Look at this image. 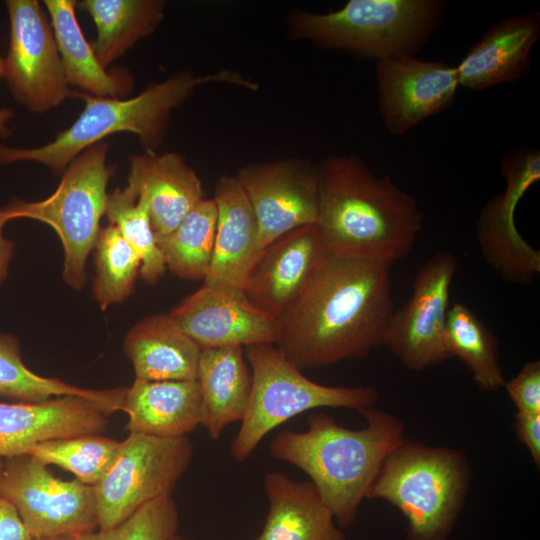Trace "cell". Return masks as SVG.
I'll return each mask as SVG.
<instances>
[{
  "instance_id": "cell-1",
  "label": "cell",
  "mask_w": 540,
  "mask_h": 540,
  "mask_svg": "<svg viewBox=\"0 0 540 540\" xmlns=\"http://www.w3.org/2000/svg\"><path fill=\"white\" fill-rule=\"evenodd\" d=\"M390 267L330 253L279 319L275 346L300 370L363 358L383 346L395 310Z\"/></svg>"
},
{
  "instance_id": "cell-2",
  "label": "cell",
  "mask_w": 540,
  "mask_h": 540,
  "mask_svg": "<svg viewBox=\"0 0 540 540\" xmlns=\"http://www.w3.org/2000/svg\"><path fill=\"white\" fill-rule=\"evenodd\" d=\"M318 168V219L331 253L392 265L423 225L417 201L356 155H330Z\"/></svg>"
},
{
  "instance_id": "cell-3",
  "label": "cell",
  "mask_w": 540,
  "mask_h": 540,
  "mask_svg": "<svg viewBox=\"0 0 540 540\" xmlns=\"http://www.w3.org/2000/svg\"><path fill=\"white\" fill-rule=\"evenodd\" d=\"M357 412L366 420L362 429L312 413L306 431H281L269 447L271 457L308 475L341 528L354 522L384 459L405 439L404 424L396 416L373 407Z\"/></svg>"
},
{
  "instance_id": "cell-4",
  "label": "cell",
  "mask_w": 540,
  "mask_h": 540,
  "mask_svg": "<svg viewBox=\"0 0 540 540\" xmlns=\"http://www.w3.org/2000/svg\"><path fill=\"white\" fill-rule=\"evenodd\" d=\"M227 83L249 90L258 84L232 70L195 75L185 70L151 84L138 95L123 99L79 94L85 106L66 130L51 142L35 148L0 144V165L33 161L62 172L83 151L112 134H135L145 152L154 153L167 131L172 111L207 83Z\"/></svg>"
},
{
  "instance_id": "cell-5",
  "label": "cell",
  "mask_w": 540,
  "mask_h": 540,
  "mask_svg": "<svg viewBox=\"0 0 540 540\" xmlns=\"http://www.w3.org/2000/svg\"><path fill=\"white\" fill-rule=\"evenodd\" d=\"M472 480L466 455L404 439L384 459L366 499L404 515L407 540H449Z\"/></svg>"
},
{
  "instance_id": "cell-6",
  "label": "cell",
  "mask_w": 540,
  "mask_h": 540,
  "mask_svg": "<svg viewBox=\"0 0 540 540\" xmlns=\"http://www.w3.org/2000/svg\"><path fill=\"white\" fill-rule=\"evenodd\" d=\"M443 7L436 0H350L326 13L293 10L286 26L294 39L377 61L413 56L436 27Z\"/></svg>"
},
{
  "instance_id": "cell-7",
  "label": "cell",
  "mask_w": 540,
  "mask_h": 540,
  "mask_svg": "<svg viewBox=\"0 0 540 540\" xmlns=\"http://www.w3.org/2000/svg\"><path fill=\"white\" fill-rule=\"evenodd\" d=\"M252 377L246 413L230 454L247 460L263 438L287 420L306 411L328 407L356 411L373 407L379 393L373 386H327L307 378L272 344L245 347Z\"/></svg>"
},
{
  "instance_id": "cell-8",
  "label": "cell",
  "mask_w": 540,
  "mask_h": 540,
  "mask_svg": "<svg viewBox=\"0 0 540 540\" xmlns=\"http://www.w3.org/2000/svg\"><path fill=\"white\" fill-rule=\"evenodd\" d=\"M108 150V143L100 142L83 151L66 167L49 197L34 202L14 199L1 209L7 221L29 218L55 230L64 248L63 278L75 289L86 284L87 257L106 209L107 184L113 173L107 164Z\"/></svg>"
},
{
  "instance_id": "cell-9",
  "label": "cell",
  "mask_w": 540,
  "mask_h": 540,
  "mask_svg": "<svg viewBox=\"0 0 540 540\" xmlns=\"http://www.w3.org/2000/svg\"><path fill=\"white\" fill-rule=\"evenodd\" d=\"M192 458L188 436L129 433L113 465L94 486L99 529L115 527L143 505L172 496Z\"/></svg>"
},
{
  "instance_id": "cell-10",
  "label": "cell",
  "mask_w": 540,
  "mask_h": 540,
  "mask_svg": "<svg viewBox=\"0 0 540 540\" xmlns=\"http://www.w3.org/2000/svg\"><path fill=\"white\" fill-rule=\"evenodd\" d=\"M0 491L33 539L76 537L99 528L94 486L62 480L29 454L3 460Z\"/></svg>"
},
{
  "instance_id": "cell-11",
  "label": "cell",
  "mask_w": 540,
  "mask_h": 540,
  "mask_svg": "<svg viewBox=\"0 0 540 540\" xmlns=\"http://www.w3.org/2000/svg\"><path fill=\"white\" fill-rule=\"evenodd\" d=\"M10 23L4 77L15 100L47 112L75 94L66 79L47 12L37 0H6Z\"/></svg>"
},
{
  "instance_id": "cell-12",
  "label": "cell",
  "mask_w": 540,
  "mask_h": 540,
  "mask_svg": "<svg viewBox=\"0 0 540 540\" xmlns=\"http://www.w3.org/2000/svg\"><path fill=\"white\" fill-rule=\"evenodd\" d=\"M503 192L492 196L476 221V238L486 263L507 283L529 285L540 273V251L527 243L515 224L518 203L540 180V153L510 150L502 159Z\"/></svg>"
},
{
  "instance_id": "cell-13",
  "label": "cell",
  "mask_w": 540,
  "mask_h": 540,
  "mask_svg": "<svg viewBox=\"0 0 540 540\" xmlns=\"http://www.w3.org/2000/svg\"><path fill=\"white\" fill-rule=\"evenodd\" d=\"M458 260L437 252L418 270L405 304L394 310L384 346L408 370L419 372L450 358L445 324Z\"/></svg>"
},
{
  "instance_id": "cell-14",
  "label": "cell",
  "mask_w": 540,
  "mask_h": 540,
  "mask_svg": "<svg viewBox=\"0 0 540 540\" xmlns=\"http://www.w3.org/2000/svg\"><path fill=\"white\" fill-rule=\"evenodd\" d=\"M255 213L261 246L318 219V168L298 157L252 163L236 175Z\"/></svg>"
},
{
  "instance_id": "cell-15",
  "label": "cell",
  "mask_w": 540,
  "mask_h": 540,
  "mask_svg": "<svg viewBox=\"0 0 540 540\" xmlns=\"http://www.w3.org/2000/svg\"><path fill=\"white\" fill-rule=\"evenodd\" d=\"M169 314L200 348L276 345L280 336L279 320L240 289L203 284Z\"/></svg>"
},
{
  "instance_id": "cell-16",
  "label": "cell",
  "mask_w": 540,
  "mask_h": 540,
  "mask_svg": "<svg viewBox=\"0 0 540 540\" xmlns=\"http://www.w3.org/2000/svg\"><path fill=\"white\" fill-rule=\"evenodd\" d=\"M376 79L382 120L393 135L448 108L459 87L456 67L413 56L377 60Z\"/></svg>"
},
{
  "instance_id": "cell-17",
  "label": "cell",
  "mask_w": 540,
  "mask_h": 540,
  "mask_svg": "<svg viewBox=\"0 0 540 540\" xmlns=\"http://www.w3.org/2000/svg\"><path fill=\"white\" fill-rule=\"evenodd\" d=\"M331 251L317 224L296 228L268 244L244 292L278 320L308 287Z\"/></svg>"
},
{
  "instance_id": "cell-18",
  "label": "cell",
  "mask_w": 540,
  "mask_h": 540,
  "mask_svg": "<svg viewBox=\"0 0 540 540\" xmlns=\"http://www.w3.org/2000/svg\"><path fill=\"white\" fill-rule=\"evenodd\" d=\"M110 414L100 403L76 395L42 403L0 402V459L26 454L48 440L99 435Z\"/></svg>"
},
{
  "instance_id": "cell-19",
  "label": "cell",
  "mask_w": 540,
  "mask_h": 540,
  "mask_svg": "<svg viewBox=\"0 0 540 540\" xmlns=\"http://www.w3.org/2000/svg\"><path fill=\"white\" fill-rule=\"evenodd\" d=\"M213 199L217 206L216 235L204 284L244 290L263 250L255 213L236 176L220 177Z\"/></svg>"
},
{
  "instance_id": "cell-20",
  "label": "cell",
  "mask_w": 540,
  "mask_h": 540,
  "mask_svg": "<svg viewBox=\"0 0 540 540\" xmlns=\"http://www.w3.org/2000/svg\"><path fill=\"white\" fill-rule=\"evenodd\" d=\"M128 189L147 200L156 242L168 236L202 199L197 173L175 152L129 157Z\"/></svg>"
},
{
  "instance_id": "cell-21",
  "label": "cell",
  "mask_w": 540,
  "mask_h": 540,
  "mask_svg": "<svg viewBox=\"0 0 540 540\" xmlns=\"http://www.w3.org/2000/svg\"><path fill=\"white\" fill-rule=\"evenodd\" d=\"M540 36V14L525 12L491 26L455 66L459 86L484 90L527 75Z\"/></svg>"
},
{
  "instance_id": "cell-22",
  "label": "cell",
  "mask_w": 540,
  "mask_h": 540,
  "mask_svg": "<svg viewBox=\"0 0 540 540\" xmlns=\"http://www.w3.org/2000/svg\"><path fill=\"white\" fill-rule=\"evenodd\" d=\"M123 411L128 414L129 433L164 438L187 436L205 420L202 392L196 379H135L126 388Z\"/></svg>"
},
{
  "instance_id": "cell-23",
  "label": "cell",
  "mask_w": 540,
  "mask_h": 540,
  "mask_svg": "<svg viewBox=\"0 0 540 540\" xmlns=\"http://www.w3.org/2000/svg\"><path fill=\"white\" fill-rule=\"evenodd\" d=\"M264 488L269 508L256 540H345L311 481L297 482L274 471L265 475Z\"/></svg>"
},
{
  "instance_id": "cell-24",
  "label": "cell",
  "mask_w": 540,
  "mask_h": 540,
  "mask_svg": "<svg viewBox=\"0 0 540 540\" xmlns=\"http://www.w3.org/2000/svg\"><path fill=\"white\" fill-rule=\"evenodd\" d=\"M123 348L135 379H196L201 348L170 314L149 316L134 325L124 338Z\"/></svg>"
},
{
  "instance_id": "cell-25",
  "label": "cell",
  "mask_w": 540,
  "mask_h": 540,
  "mask_svg": "<svg viewBox=\"0 0 540 540\" xmlns=\"http://www.w3.org/2000/svg\"><path fill=\"white\" fill-rule=\"evenodd\" d=\"M244 347L201 348L197 376L205 410L203 426L212 440L224 429L241 422L250 399L252 377L244 359Z\"/></svg>"
},
{
  "instance_id": "cell-26",
  "label": "cell",
  "mask_w": 540,
  "mask_h": 540,
  "mask_svg": "<svg viewBox=\"0 0 540 540\" xmlns=\"http://www.w3.org/2000/svg\"><path fill=\"white\" fill-rule=\"evenodd\" d=\"M56 45L69 85L97 97L122 98L133 89L128 71H108L99 62L78 23L75 0H45Z\"/></svg>"
},
{
  "instance_id": "cell-27",
  "label": "cell",
  "mask_w": 540,
  "mask_h": 540,
  "mask_svg": "<svg viewBox=\"0 0 540 540\" xmlns=\"http://www.w3.org/2000/svg\"><path fill=\"white\" fill-rule=\"evenodd\" d=\"M77 6L92 18L97 37L93 50L104 68L137 41L150 35L164 17L161 0H83Z\"/></svg>"
},
{
  "instance_id": "cell-28",
  "label": "cell",
  "mask_w": 540,
  "mask_h": 540,
  "mask_svg": "<svg viewBox=\"0 0 540 540\" xmlns=\"http://www.w3.org/2000/svg\"><path fill=\"white\" fill-rule=\"evenodd\" d=\"M126 388L83 389L55 378L42 377L26 367L15 336L0 332V396L20 403H42L49 399L76 395L103 405L111 414L123 410Z\"/></svg>"
},
{
  "instance_id": "cell-29",
  "label": "cell",
  "mask_w": 540,
  "mask_h": 540,
  "mask_svg": "<svg viewBox=\"0 0 540 540\" xmlns=\"http://www.w3.org/2000/svg\"><path fill=\"white\" fill-rule=\"evenodd\" d=\"M445 345L450 357H457L466 365L479 390L493 392L504 387L498 340L463 303L449 307Z\"/></svg>"
},
{
  "instance_id": "cell-30",
  "label": "cell",
  "mask_w": 540,
  "mask_h": 540,
  "mask_svg": "<svg viewBox=\"0 0 540 540\" xmlns=\"http://www.w3.org/2000/svg\"><path fill=\"white\" fill-rule=\"evenodd\" d=\"M216 225V203L204 198L168 236L157 241L166 267L181 279L204 280L213 258Z\"/></svg>"
},
{
  "instance_id": "cell-31",
  "label": "cell",
  "mask_w": 540,
  "mask_h": 540,
  "mask_svg": "<svg viewBox=\"0 0 540 540\" xmlns=\"http://www.w3.org/2000/svg\"><path fill=\"white\" fill-rule=\"evenodd\" d=\"M105 214L141 260L140 275L155 284L165 273L166 263L157 245L145 197L135 196L128 187L108 194Z\"/></svg>"
},
{
  "instance_id": "cell-32",
  "label": "cell",
  "mask_w": 540,
  "mask_h": 540,
  "mask_svg": "<svg viewBox=\"0 0 540 540\" xmlns=\"http://www.w3.org/2000/svg\"><path fill=\"white\" fill-rule=\"evenodd\" d=\"M121 442L99 435H80L44 441L29 454L46 465L61 467L79 481L95 486L116 460Z\"/></svg>"
},
{
  "instance_id": "cell-33",
  "label": "cell",
  "mask_w": 540,
  "mask_h": 540,
  "mask_svg": "<svg viewBox=\"0 0 540 540\" xmlns=\"http://www.w3.org/2000/svg\"><path fill=\"white\" fill-rule=\"evenodd\" d=\"M94 247L96 277L93 298L105 310L131 294L141 260L113 224L100 229Z\"/></svg>"
},
{
  "instance_id": "cell-34",
  "label": "cell",
  "mask_w": 540,
  "mask_h": 540,
  "mask_svg": "<svg viewBox=\"0 0 540 540\" xmlns=\"http://www.w3.org/2000/svg\"><path fill=\"white\" fill-rule=\"evenodd\" d=\"M179 512L172 496L157 498L110 529H99L75 540H170L177 534Z\"/></svg>"
},
{
  "instance_id": "cell-35",
  "label": "cell",
  "mask_w": 540,
  "mask_h": 540,
  "mask_svg": "<svg viewBox=\"0 0 540 540\" xmlns=\"http://www.w3.org/2000/svg\"><path fill=\"white\" fill-rule=\"evenodd\" d=\"M517 412L540 413V361L527 362L504 384Z\"/></svg>"
},
{
  "instance_id": "cell-36",
  "label": "cell",
  "mask_w": 540,
  "mask_h": 540,
  "mask_svg": "<svg viewBox=\"0 0 540 540\" xmlns=\"http://www.w3.org/2000/svg\"><path fill=\"white\" fill-rule=\"evenodd\" d=\"M515 429L519 440L529 450L534 464L540 465V413H521L515 415Z\"/></svg>"
},
{
  "instance_id": "cell-37",
  "label": "cell",
  "mask_w": 540,
  "mask_h": 540,
  "mask_svg": "<svg viewBox=\"0 0 540 540\" xmlns=\"http://www.w3.org/2000/svg\"><path fill=\"white\" fill-rule=\"evenodd\" d=\"M0 540H34L12 503L0 491Z\"/></svg>"
},
{
  "instance_id": "cell-38",
  "label": "cell",
  "mask_w": 540,
  "mask_h": 540,
  "mask_svg": "<svg viewBox=\"0 0 540 540\" xmlns=\"http://www.w3.org/2000/svg\"><path fill=\"white\" fill-rule=\"evenodd\" d=\"M7 222L5 215L0 210V286L7 276L14 248V243L3 235V228Z\"/></svg>"
},
{
  "instance_id": "cell-39",
  "label": "cell",
  "mask_w": 540,
  "mask_h": 540,
  "mask_svg": "<svg viewBox=\"0 0 540 540\" xmlns=\"http://www.w3.org/2000/svg\"><path fill=\"white\" fill-rule=\"evenodd\" d=\"M4 77V58L0 56V79ZM14 116V111L8 107H0V139L8 138L11 130L8 127L9 120Z\"/></svg>"
},
{
  "instance_id": "cell-40",
  "label": "cell",
  "mask_w": 540,
  "mask_h": 540,
  "mask_svg": "<svg viewBox=\"0 0 540 540\" xmlns=\"http://www.w3.org/2000/svg\"><path fill=\"white\" fill-rule=\"evenodd\" d=\"M34 540H75V537L74 536H58V537L40 538V539H34Z\"/></svg>"
},
{
  "instance_id": "cell-41",
  "label": "cell",
  "mask_w": 540,
  "mask_h": 540,
  "mask_svg": "<svg viewBox=\"0 0 540 540\" xmlns=\"http://www.w3.org/2000/svg\"><path fill=\"white\" fill-rule=\"evenodd\" d=\"M170 540H190V539L180 536L178 534H175Z\"/></svg>"
},
{
  "instance_id": "cell-42",
  "label": "cell",
  "mask_w": 540,
  "mask_h": 540,
  "mask_svg": "<svg viewBox=\"0 0 540 540\" xmlns=\"http://www.w3.org/2000/svg\"><path fill=\"white\" fill-rule=\"evenodd\" d=\"M2 469H3V459H0V475L2 473Z\"/></svg>"
}]
</instances>
